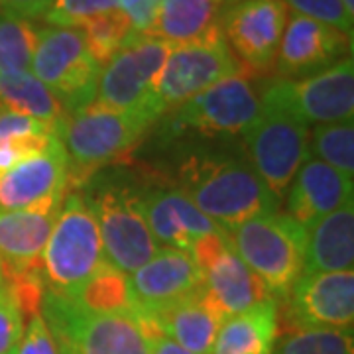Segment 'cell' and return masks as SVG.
<instances>
[{
  "label": "cell",
  "instance_id": "1",
  "mask_svg": "<svg viewBox=\"0 0 354 354\" xmlns=\"http://www.w3.org/2000/svg\"><path fill=\"white\" fill-rule=\"evenodd\" d=\"M203 215L230 232L254 216L276 213L279 199L252 165L225 158H189L179 169V187Z\"/></svg>",
  "mask_w": 354,
  "mask_h": 354
},
{
  "label": "cell",
  "instance_id": "2",
  "mask_svg": "<svg viewBox=\"0 0 354 354\" xmlns=\"http://www.w3.org/2000/svg\"><path fill=\"white\" fill-rule=\"evenodd\" d=\"M39 315L59 354H150L138 317L130 311H97L73 297L46 290Z\"/></svg>",
  "mask_w": 354,
  "mask_h": 354
},
{
  "label": "cell",
  "instance_id": "3",
  "mask_svg": "<svg viewBox=\"0 0 354 354\" xmlns=\"http://www.w3.org/2000/svg\"><path fill=\"white\" fill-rule=\"evenodd\" d=\"M109 266L101 230L87 199L79 189L67 193L41 254V274L48 290L73 297L88 279Z\"/></svg>",
  "mask_w": 354,
  "mask_h": 354
},
{
  "label": "cell",
  "instance_id": "4",
  "mask_svg": "<svg viewBox=\"0 0 354 354\" xmlns=\"http://www.w3.org/2000/svg\"><path fill=\"white\" fill-rule=\"evenodd\" d=\"M244 264L262 279L272 297H288L304 274L307 228L288 213L254 216L228 232Z\"/></svg>",
  "mask_w": 354,
  "mask_h": 354
},
{
  "label": "cell",
  "instance_id": "5",
  "mask_svg": "<svg viewBox=\"0 0 354 354\" xmlns=\"http://www.w3.org/2000/svg\"><path fill=\"white\" fill-rule=\"evenodd\" d=\"M156 120L158 114L150 111H118L97 102L69 114L59 130L69 179L91 174L130 152Z\"/></svg>",
  "mask_w": 354,
  "mask_h": 354
},
{
  "label": "cell",
  "instance_id": "6",
  "mask_svg": "<svg viewBox=\"0 0 354 354\" xmlns=\"http://www.w3.org/2000/svg\"><path fill=\"white\" fill-rule=\"evenodd\" d=\"M34 75L73 114L95 101L102 67L91 55L79 28L44 26L32 59Z\"/></svg>",
  "mask_w": 354,
  "mask_h": 354
},
{
  "label": "cell",
  "instance_id": "7",
  "mask_svg": "<svg viewBox=\"0 0 354 354\" xmlns=\"http://www.w3.org/2000/svg\"><path fill=\"white\" fill-rule=\"evenodd\" d=\"M260 106L297 118L307 127L344 122L354 118L353 55L315 75L276 79L262 91Z\"/></svg>",
  "mask_w": 354,
  "mask_h": 354
},
{
  "label": "cell",
  "instance_id": "8",
  "mask_svg": "<svg viewBox=\"0 0 354 354\" xmlns=\"http://www.w3.org/2000/svg\"><path fill=\"white\" fill-rule=\"evenodd\" d=\"M169 48L171 44L165 39L132 34L102 67L93 102L118 111H150L162 116L158 83Z\"/></svg>",
  "mask_w": 354,
  "mask_h": 354
},
{
  "label": "cell",
  "instance_id": "9",
  "mask_svg": "<svg viewBox=\"0 0 354 354\" xmlns=\"http://www.w3.org/2000/svg\"><path fill=\"white\" fill-rule=\"evenodd\" d=\"M83 195L101 230L106 262L124 276L148 264L160 244L146 223L140 193L124 185H104Z\"/></svg>",
  "mask_w": 354,
  "mask_h": 354
},
{
  "label": "cell",
  "instance_id": "10",
  "mask_svg": "<svg viewBox=\"0 0 354 354\" xmlns=\"http://www.w3.org/2000/svg\"><path fill=\"white\" fill-rule=\"evenodd\" d=\"M239 73H246V69L228 48L221 28H215L201 38L171 44L158 83V101L167 113L221 79Z\"/></svg>",
  "mask_w": 354,
  "mask_h": 354
},
{
  "label": "cell",
  "instance_id": "11",
  "mask_svg": "<svg viewBox=\"0 0 354 354\" xmlns=\"http://www.w3.org/2000/svg\"><path fill=\"white\" fill-rule=\"evenodd\" d=\"M309 130L290 114L260 106L258 118L242 132L252 169L279 201L299 167L311 158Z\"/></svg>",
  "mask_w": 354,
  "mask_h": 354
},
{
  "label": "cell",
  "instance_id": "12",
  "mask_svg": "<svg viewBox=\"0 0 354 354\" xmlns=\"http://www.w3.org/2000/svg\"><path fill=\"white\" fill-rule=\"evenodd\" d=\"M288 14L281 0H236L223 12L221 32L248 75L274 67Z\"/></svg>",
  "mask_w": 354,
  "mask_h": 354
},
{
  "label": "cell",
  "instance_id": "13",
  "mask_svg": "<svg viewBox=\"0 0 354 354\" xmlns=\"http://www.w3.org/2000/svg\"><path fill=\"white\" fill-rule=\"evenodd\" d=\"M191 256L203 276V286L227 317L274 299L248 266L234 252L228 234H207L193 242Z\"/></svg>",
  "mask_w": 354,
  "mask_h": 354
},
{
  "label": "cell",
  "instance_id": "14",
  "mask_svg": "<svg viewBox=\"0 0 354 354\" xmlns=\"http://www.w3.org/2000/svg\"><path fill=\"white\" fill-rule=\"evenodd\" d=\"M260 114V99L246 73L230 75L179 104L171 124L205 136L242 134Z\"/></svg>",
  "mask_w": 354,
  "mask_h": 354
},
{
  "label": "cell",
  "instance_id": "15",
  "mask_svg": "<svg viewBox=\"0 0 354 354\" xmlns=\"http://www.w3.org/2000/svg\"><path fill=\"white\" fill-rule=\"evenodd\" d=\"M286 299V319L293 329L353 330V270L305 274L295 281Z\"/></svg>",
  "mask_w": 354,
  "mask_h": 354
},
{
  "label": "cell",
  "instance_id": "16",
  "mask_svg": "<svg viewBox=\"0 0 354 354\" xmlns=\"http://www.w3.org/2000/svg\"><path fill=\"white\" fill-rule=\"evenodd\" d=\"M346 55H353L351 36L325 22L291 12L274 67L279 79H304L329 69Z\"/></svg>",
  "mask_w": 354,
  "mask_h": 354
},
{
  "label": "cell",
  "instance_id": "17",
  "mask_svg": "<svg viewBox=\"0 0 354 354\" xmlns=\"http://www.w3.org/2000/svg\"><path fill=\"white\" fill-rule=\"evenodd\" d=\"M69 181L67 153L59 136L44 152L0 176V211L57 209Z\"/></svg>",
  "mask_w": 354,
  "mask_h": 354
},
{
  "label": "cell",
  "instance_id": "18",
  "mask_svg": "<svg viewBox=\"0 0 354 354\" xmlns=\"http://www.w3.org/2000/svg\"><path fill=\"white\" fill-rule=\"evenodd\" d=\"M128 283L136 317H148L203 288V276L191 252L160 246Z\"/></svg>",
  "mask_w": 354,
  "mask_h": 354
},
{
  "label": "cell",
  "instance_id": "19",
  "mask_svg": "<svg viewBox=\"0 0 354 354\" xmlns=\"http://www.w3.org/2000/svg\"><path fill=\"white\" fill-rule=\"evenodd\" d=\"M140 201L146 223L160 246L191 252L193 242L207 234H228L203 215L177 187L140 193Z\"/></svg>",
  "mask_w": 354,
  "mask_h": 354
},
{
  "label": "cell",
  "instance_id": "20",
  "mask_svg": "<svg viewBox=\"0 0 354 354\" xmlns=\"http://www.w3.org/2000/svg\"><path fill=\"white\" fill-rule=\"evenodd\" d=\"M354 199L353 179L325 162L309 158L288 189V215L307 230Z\"/></svg>",
  "mask_w": 354,
  "mask_h": 354
},
{
  "label": "cell",
  "instance_id": "21",
  "mask_svg": "<svg viewBox=\"0 0 354 354\" xmlns=\"http://www.w3.org/2000/svg\"><path fill=\"white\" fill-rule=\"evenodd\" d=\"M193 354H209L227 315L205 286L152 315L138 317Z\"/></svg>",
  "mask_w": 354,
  "mask_h": 354
},
{
  "label": "cell",
  "instance_id": "22",
  "mask_svg": "<svg viewBox=\"0 0 354 354\" xmlns=\"http://www.w3.org/2000/svg\"><path fill=\"white\" fill-rule=\"evenodd\" d=\"M57 209L0 211V268L2 278L41 270V254L50 239Z\"/></svg>",
  "mask_w": 354,
  "mask_h": 354
},
{
  "label": "cell",
  "instance_id": "23",
  "mask_svg": "<svg viewBox=\"0 0 354 354\" xmlns=\"http://www.w3.org/2000/svg\"><path fill=\"white\" fill-rule=\"evenodd\" d=\"M354 264V201L323 216L307 230L304 274L344 272Z\"/></svg>",
  "mask_w": 354,
  "mask_h": 354
},
{
  "label": "cell",
  "instance_id": "24",
  "mask_svg": "<svg viewBox=\"0 0 354 354\" xmlns=\"http://www.w3.org/2000/svg\"><path fill=\"white\" fill-rule=\"evenodd\" d=\"M279 335L276 299L227 317L209 354H272Z\"/></svg>",
  "mask_w": 354,
  "mask_h": 354
},
{
  "label": "cell",
  "instance_id": "25",
  "mask_svg": "<svg viewBox=\"0 0 354 354\" xmlns=\"http://www.w3.org/2000/svg\"><path fill=\"white\" fill-rule=\"evenodd\" d=\"M236 0H162L148 36L183 44L221 28L223 6Z\"/></svg>",
  "mask_w": 354,
  "mask_h": 354
},
{
  "label": "cell",
  "instance_id": "26",
  "mask_svg": "<svg viewBox=\"0 0 354 354\" xmlns=\"http://www.w3.org/2000/svg\"><path fill=\"white\" fill-rule=\"evenodd\" d=\"M0 106L41 120L57 134L69 116L57 97L32 71L0 75Z\"/></svg>",
  "mask_w": 354,
  "mask_h": 354
},
{
  "label": "cell",
  "instance_id": "27",
  "mask_svg": "<svg viewBox=\"0 0 354 354\" xmlns=\"http://www.w3.org/2000/svg\"><path fill=\"white\" fill-rule=\"evenodd\" d=\"M38 26L8 12H0V75L32 69Z\"/></svg>",
  "mask_w": 354,
  "mask_h": 354
},
{
  "label": "cell",
  "instance_id": "28",
  "mask_svg": "<svg viewBox=\"0 0 354 354\" xmlns=\"http://www.w3.org/2000/svg\"><path fill=\"white\" fill-rule=\"evenodd\" d=\"M311 158L325 162L342 176L354 179V122L319 124L309 130Z\"/></svg>",
  "mask_w": 354,
  "mask_h": 354
},
{
  "label": "cell",
  "instance_id": "29",
  "mask_svg": "<svg viewBox=\"0 0 354 354\" xmlns=\"http://www.w3.org/2000/svg\"><path fill=\"white\" fill-rule=\"evenodd\" d=\"M79 304L97 311H130L134 313L130 283L124 274L109 264L95 278H91L73 295ZM136 315V313H134Z\"/></svg>",
  "mask_w": 354,
  "mask_h": 354
},
{
  "label": "cell",
  "instance_id": "30",
  "mask_svg": "<svg viewBox=\"0 0 354 354\" xmlns=\"http://www.w3.org/2000/svg\"><path fill=\"white\" fill-rule=\"evenodd\" d=\"M79 30L85 36L91 55L97 59V64L101 67L109 64L114 57V53L120 50L124 46V41L134 34L127 16L120 10L93 18L81 26Z\"/></svg>",
  "mask_w": 354,
  "mask_h": 354
},
{
  "label": "cell",
  "instance_id": "31",
  "mask_svg": "<svg viewBox=\"0 0 354 354\" xmlns=\"http://www.w3.org/2000/svg\"><path fill=\"white\" fill-rule=\"evenodd\" d=\"M272 354H354L353 330L293 329Z\"/></svg>",
  "mask_w": 354,
  "mask_h": 354
},
{
  "label": "cell",
  "instance_id": "32",
  "mask_svg": "<svg viewBox=\"0 0 354 354\" xmlns=\"http://www.w3.org/2000/svg\"><path fill=\"white\" fill-rule=\"evenodd\" d=\"M116 0H55L44 20L50 26L81 28V26L104 14L116 12Z\"/></svg>",
  "mask_w": 354,
  "mask_h": 354
},
{
  "label": "cell",
  "instance_id": "33",
  "mask_svg": "<svg viewBox=\"0 0 354 354\" xmlns=\"http://www.w3.org/2000/svg\"><path fill=\"white\" fill-rule=\"evenodd\" d=\"M281 2L290 6L291 12L304 14L307 18L325 22L353 38L354 16L344 8L342 0H281Z\"/></svg>",
  "mask_w": 354,
  "mask_h": 354
},
{
  "label": "cell",
  "instance_id": "34",
  "mask_svg": "<svg viewBox=\"0 0 354 354\" xmlns=\"http://www.w3.org/2000/svg\"><path fill=\"white\" fill-rule=\"evenodd\" d=\"M24 333V315L10 288L0 281V354H14Z\"/></svg>",
  "mask_w": 354,
  "mask_h": 354
},
{
  "label": "cell",
  "instance_id": "35",
  "mask_svg": "<svg viewBox=\"0 0 354 354\" xmlns=\"http://www.w3.org/2000/svg\"><path fill=\"white\" fill-rule=\"evenodd\" d=\"M55 138L57 134H38V136H24V138L0 142V176L10 171L14 165H18L28 158L44 152Z\"/></svg>",
  "mask_w": 354,
  "mask_h": 354
},
{
  "label": "cell",
  "instance_id": "36",
  "mask_svg": "<svg viewBox=\"0 0 354 354\" xmlns=\"http://www.w3.org/2000/svg\"><path fill=\"white\" fill-rule=\"evenodd\" d=\"M14 354H59V348L55 344L50 327L46 325L44 317L39 313L28 317L24 333L20 337V342H18Z\"/></svg>",
  "mask_w": 354,
  "mask_h": 354
},
{
  "label": "cell",
  "instance_id": "37",
  "mask_svg": "<svg viewBox=\"0 0 354 354\" xmlns=\"http://www.w3.org/2000/svg\"><path fill=\"white\" fill-rule=\"evenodd\" d=\"M116 2H118V10L127 16L134 34L148 36L162 0H116Z\"/></svg>",
  "mask_w": 354,
  "mask_h": 354
},
{
  "label": "cell",
  "instance_id": "38",
  "mask_svg": "<svg viewBox=\"0 0 354 354\" xmlns=\"http://www.w3.org/2000/svg\"><path fill=\"white\" fill-rule=\"evenodd\" d=\"M55 0H0V10L24 20L44 18Z\"/></svg>",
  "mask_w": 354,
  "mask_h": 354
},
{
  "label": "cell",
  "instance_id": "39",
  "mask_svg": "<svg viewBox=\"0 0 354 354\" xmlns=\"http://www.w3.org/2000/svg\"><path fill=\"white\" fill-rule=\"evenodd\" d=\"M140 325H142V330H144V335H146L150 354H193L189 353V351H185L183 346H179L176 341H171L167 335H164L162 330L156 329L150 323L140 321Z\"/></svg>",
  "mask_w": 354,
  "mask_h": 354
},
{
  "label": "cell",
  "instance_id": "40",
  "mask_svg": "<svg viewBox=\"0 0 354 354\" xmlns=\"http://www.w3.org/2000/svg\"><path fill=\"white\" fill-rule=\"evenodd\" d=\"M342 4H344V8H346L348 12L354 14V0H342Z\"/></svg>",
  "mask_w": 354,
  "mask_h": 354
},
{
  "label": "cell",
  "instance_id": "41",
  "mask_svg": "<svg viewBox=\"0 0 354 354\" xmlns=\"http://www.w3.org/2000/svg\"><path fill=\"white\" fill-rule=\"evenodd\" d=\"M0 281H2V268H0Z\"/></svg>",
  "mask_w": 354,
  "mask_h": 354
},
{
  "label": "cell",
  "instance_id": "42",
  "mask_svg": "<svg viewBox=\"0 0 354 354\" xmlns=\"http://www.w3.org/2000/svg\"><path fill=\"white\" fill-rule=\"evenodd\" d=\"M0 113H2V106H0Z\"/></svg>",
  "mask_w": 354,
  "mask_h": 354
},
{
  "label": "cell",
  "instance_id": "43",
  "mask_svg": "<svg viewBox=\"0 0 354 354\" xmlns=\"http://www.w3.org/2000/svg\"><path fill=\"white\" fill-rule=\"evenodd\" d=\"M0 12H2V10H0Z\"/></svg>",
  "mask_w": 354,
  "mask_h": 354
}]
</instances>
